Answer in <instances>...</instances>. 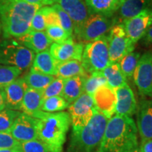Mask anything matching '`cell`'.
<instances>
[{
    "mask_svg": "<svg viewBox=\"0 0 152 152\" xmlns=\"http://www.w3.org/2000/svg\"><path fill=\"white\" fill-rule=\"evenodd\" d=\"M140 149L142 152H152V139L141 142Z\"/></svg>",
    "mask_w": 152,
    "mask_h": 152,
    "instance_id": "60d3db41",
    "label": "cell"
},
{
    "mask_svg": "<svg viewBox=\"0 0 152 152\" xmlns=\"http://www.w3.org/2000/svg\"><path fill=\"white\" fill-rule=\"evenodd\" d=\"M41 8L35 13L33 19H32L30 30L45 31L46 30V22H45V17H44L42 11H41Z\"/></svg>",
    "mask_w": 152,
    "mask_h": 152,
    "instance_id": "f35d334b",
    "label": "cell"
},
{
    "mask_svg": "<svg viewBox=\"0 0 152 152\" xmlns=\"http://www.w3.org/2000/svg\"><path fill=\"white\" fill-rule=\"evenodd\" d=\"M33 118H37L38 140L50 152H63V147L71 124L68 112L47 113L40 111Z\"/></svg>",
    "mask_w": 152,
    "mask_h": 152,
    "instance_id": "3957f363",
    "label": "cell"
},
{
    "mask_svg": "<svg viewBox=\"0 0 152 152\" xmlns=\"http://www.w3.org/2000/svg\"><path fill=\"white\" fill-rule=\"evenodd\" d=\"M122 25L129 39L136 44L152 26V4L137 16L123 21Z\"/></svg>",
    "mask_w": 152,
    "mask_h": 152,
    "instance_id": "8fae6325",
    "label": "cell"
},
{
    "mask_svg": "<svg viewBox=\"0 0 152 152\" xmlns=\"http://www.w3.org/2000/svg\"><path fill=\"white\" fill-rule=\"evenodd\" d=\"M55 78V76L46 75L30 68V71L24 76L23 80L29 88L43 91Z\"/></svg>",
    "mask_w": 152,
    "mask_h": 152,
    "instance_id": "484cf974",
    "label": "cell"
},
{
    "mask_svg": "<svg viewBox=\"0 0 152 152\" xmlns=\"http://www.w3.org/2000/svg\"><path fill=\"white\" fill-rule=\"evenodd\" d=\"M137 130L141 142L152 139V99L140 101L137 109Z\"/></svg>",
    "mask_w": 152,
    "mask_h": 152,
    "instance_id": "e0dca14e",
    "label": "cell"
},
{
    "mask_svg": "<svg viewBox=\"0 0 152 152\" xmlns=\"http://www.w3.org/2000/svg\"><path fill=\"white\" fill-rule=\"evenodd\" d=\"M116 95V115H126L131 117L136 113L137 106L134 92L130 86L126 84L124 86L114 89Z\"/></svg>",
    "mask_w": 152,
    "mask_h": 152,
    "instance_id": "2e32d148",
    "label": "cell"
},
{
    "mask_svg": "<svg viewBox=\"0 0 152 152\" xmlns=\"http://www.w3.org/2000/svg\"><path fill=\"white\" fill-rule=\"evenodd\" d=\"M152 4V0H124L118 9L120 18L123 21L128 20L147 9Z\"/></svg>",
    "mask_w": 152,
    "mask_h": 152,
    "instance_id": "cb8c5ba5",
    "label": "cell"
},
{
    "mask_svg": "<svg viewBox=\"0 0 152 152\" xmlns=\"http://www.w3.org/2000/svg\"><path fill=\"white\" fill-rule=\"evenodd\" d=\"M58 4L71 17L73 23V33L77 36L90 15L85 0H58Z\"/></svg>",
    "mask_w": 152,
    "mask_h": 152,
    "instance_id": "9a60e30c",
    "label": "cell"
},
{
    "mask_svg": "<svg viewBox=\"0 0 152 152\" xmlns=\"http://www.w3.org/2000/svg\"><path fill=\"white\" fill-rule=\"evenodd\" d=\"M20 112L5 109L0 111V132H9L13 123Z\"/></svg>",
    "mask_w": 152,
    "mask_h": 152,
    "instance_id": "1f68e13d",
    "label": "cell"
},
{
    "mask_svg": "<svg viewBox=\"0 0 152 152\" xmlns=\"http://www.w3.org/2000/svg\"><path fill=\"white\" fill-rule=\"evenodd\" d=\"M1 33H2V27H1V23H0V36H1Z\"/></svg>",
    "mask_w": 152,
    "mask_h": 152,
    "instance_id": "bcb514c9",
    "label": "cell"
},
{
    "mask_svg": "<svg viewBox=\"0 0 152 152\" xmlns=\"http://www.w3.org/2000/svg\"><path fill=\"white\" fill-rule=\"evenodd\" d=\"M0 152H22L20 145L18 147L13 148V149H0Z\"/></svg>",
    "mask_w": 152,
    "mask_h": 152,
    "instance_id": "ee69618b",
    "label": "cell"
},
{
    "mask_svg": "<svg viewBox=\"0 0 152 152\" xmlns=\"http://www.w3.org/2000/svg\"><path fill=\"white\" fill-rule=\"evenodd\" d=\"M28 86L23 78H18L3 89L6 109L20 111L23 99Z\"/></svg>",
    "mask_w": 152,
    "mask_h": 152,
    "instance_id": "ac0fdd59",
    "label": "cell"
},
{
    "mask_svg": "<svg viewBox=\"0 0 152 152\" xmlns=\"http://www.w3.org/2000/svg\"><path fill=\"white\" fill-rule=\"evenodd\" d=\"M22 152H50L46 146L39 140L20 143Z\"/></svg>",
    "mask_w": 152,
    "mask_h": 152,
    "instance_id": "8d00e7d4",
    "label": "cell"
},
{
    "mask_svg": "<svg viewBox=\"0 0 152 152\" xmlns=\"http://www.w3.org/2000/svg\"><path fill=\"white\" fill-rule=\"evenodd\" d=\"M43 102L42 91L28 87L25 92L20 111L30 116L34 117L41 111Z\"/></svg>",
    "mask_w": 152,
    "mask_h": 152,
    "instance_id": "7402d4cb",
    "label": "cell"
},
{
    "mask_svg": "<svg viewBox=\"0 0 152 152\" xmlns=\"http://www.w3.org/2000/svg\"><path fill=\"white\" fill-rule=\"evenodd\" d=\"M108 85L113 89L123 87L127 83V79L123 75L118 62L111 63L102 71Z\"/></svg>",
    "mask_w": 152,
    "mask_h": 152,
    "instance_id": "4316f807",
    "label": "cell"
},
{
    "mask_svg": "<svg viewBox=\"0 0 152 152\" xmlns=\"http://www.w3.org/2000/svg\"><path fill=\"white\" fill-rule=\"evenodd\" d=\"M22 71L18 68L0 64V90L18 79Z\"/></svg>",
    "mask_w": 152,
    "mask_h": 152,
    "instance_id": "f546056e",
    "label": "cell"
},
{
    "mask_svg": "<svg viewBox=\"0 0 152 152\" xmlns=\"http://www.w3.org/2000/svg\"><path fill=\"white\" fill-rule=\"evenodd\" d=\"M142 43L146 46L152 45V26L142 38Z\"/></svg>",
    "mask_w": 152,
    "mask_h": 152,
    "instance_id": "ab89813d",
    "label": "cell"
},
{
    "mask_svg": "<svg viewBox=\"0 0 152 152\" xmlns=\"http://www.w3.org/2000/svg\"><path fill=\"white\" fill-rule=\"evenodd\" d=\"M35 56V52L14 38L0 42V64L16 67L23 72L31 68Z\"/></svg>",
    "mask_w": 152,
    "mask_h": 152,
    "instance_id": "5b68a950",
    "label": "cell"
},
{
    "mask_svg": "<svg viewBox=\"0 0 152 152\" xmlns=\"http://www.w3.org/2000/svg\"><path fill=\"white\" fill-rule=\"evenodd\" d=\"M10 133L20 143L38 140L37 118L25 113H20L13 123Z\"/></svg>",
    "mask_w": 152,
    "mask_h": 152,
    "instance_id": "7c38bea8",
    "label": "cell"
},
{
    "mask_svg": "<svg viewBox=\"0 0 152 152\" xmlns=\"http://www.w3.org/2000/svg\"><path fill=\"white\" fill-rule=\"evenodd\" d=\"M96 109L111 118L115 112L116 95L115 90L107 84L99 87L92 96Z\"/></svg>",
    "mask_w": 152,
    "mask_h": 152,
    "instance_id": "5bb4252c",
    "label": "cell"
},
{
    "mask_svg": "<svg viewBox=\"0 0 152 152\" xmlns=\"http://www.w3.org/2000/svg\"><path fill=\"white\" fill-rule=\"evenodd\" d=\"M65 80L56 77L52 83L42 91L43 99L52 96H61L64 90Z\"/></svg>",
    "mask_w": 152,
    "mask_h": 152,
    "instance_id": "d6a6232c",
    "label": "cell"
},
{
    "mask_svg": "<svg viewBox=\"0 0 152 152\" xmlns=\"http://www.w3.org/2000/svg\"><path fill=\"white\" fill-rule=\"evenodd\" d=\"M53 7H54L55 11H56L57 14H58L61 28L67 33L69 37H73L74 28L73 21H72L71 17L68 16L67 13L65 12L61 8V7L58 4L53 5Z\"/></svg>",
    "mask_w": 152,
    "mask_h": 152,
    "instance_id": "836d02e7",
    "label": "cell"
},
{
    "mask_svg": "<svg viewBox=\"0 0 152 152\" xmlns=\"http://www.w3.org/2000/svg\"><path fill=\"white\" fill-rule=\"evenodd\" d=\"M41 11H42L44 17H45L46 26H60V20L58 14L53 6H45L41 8Z\"/></svg>",
    "mask_w": 152,
    "mask_h": 152,
    "instance_id": "d590c367",
    "label": "cell"
},
{
    "mask_svg": "<svg viewBox=\"0 0 152 152\" xmlns=\"http://www.w3.org/2000/svg\"><path fill=\"white\" fill-rule=\"evenodd\" d=\"M70 104L62 96H57L43 99L41 106V111L47 113L61 112L68 109Z\"/></svg>",
    "mask_w": 152,
    "mask_h": 152,
    "instance_id": "f1b7e54d",
    "label": "cell"
},
{
    "mask_svg": "<svg viewBox=\"0 0 152 152\" xmlns=\"http://www.w3.org/2000/svg\"><path fill=\"white\" fill-rule=\"evenodd\" d=\"M45 30L47 35L53 43L63 42L71 37L60 26H47Z\"/></svg>",
    "mask_w": 152,
    "mask_h": 152,
    "instance_id": "e575fe53",
    "label": "cell"
},
{
    "mask_svg": "<svg viewBox=\"0 0 152 152\" xmlns=\"http://www.w3.org/2000/svg\"><path fill=\"white\" fill-rule=\"evenodd\" d=\"M137 128L132 117L113 115L96 152H133L138 149Z\"/></svg>",
    "mask_w": 152,
    "mask_h": 152,
    "instance_id": "6da1fadb",
    "label": "cell"
},
{
    "mask_svg": "<svg viewBox=\"0 0 152 152\" xmlns=\"http://www.w3.org/2000/svg\"><path fill=\"white\" fill-rule=\"evenodd\" d=\"M109 118L97 110L83 128L72 130L70 151L96 152L103 138Z\"/></svg>",
    "mask_w": 152,
    "mask_h": 152,
    "instance_id": "277c9868",
    "label": "cell"
},
{
    "mask_svg": "<svg viewBox=\"0 0 152 152\" xmlns=\"http://www.w3.org/2000/svg\"><path fill=\"white\" fill-rule=\"evenodd\" d=\"M124 0H85L89 14L113 17Z\"/></svg>",
    "mask_w": 152,
    "mask_h": 152,
    "instance_id": "ffe728a7",
    "label": "cell"
},
{
    "mask_svg": "<svg viewBox=\"0 0 152 152\" xmlns=\"http://www.w3.org/2000/svg\"><path fill=\"white\" fill-rule=\"evenodd\" d=\"M20 145L9 132H0V149H13Z\"/></svg>",
    "mask_w": 152,
    "mask_h": 152,
    "instance_id": "74e56055",
    "label": "cell"
},
{
    "mask_svg": "<svg viewBox=\"0 0 152 152\" xmlns=\"http://www.w3.org/2000/svg\"><path fill=\"white\" fill-rule=\"evenodd\" d=\"M25 2H27L28 4H35L40 6V7H45L47 6V3L45 0H21Z\"/></svg>",
    "mask_w": 152,
    "mask_h": 152,
    "instance_id": "b9f144b4",
    "label": "cell"
},
{
    "mask_svg": "<svg viewBox=\"0 0 152 152\" xmlns=\"http://www.w3.org/2000/svg\"><path fill=\"white\" fill-rule=\"evenodd\" d=\"M133 152H142L141 151H140V148H138V149H137L136 150H134V151Z\"/></svg>",
    "mask_w": 152,
    "mask_h": 152,
    "instance_id": "7dc6e473",
    "label": "cell"
},
{
    "mask_svg": "<svg viewBox=\"0 0 152 152\" xmlns=\"http://www.w3.org/2000/svg\"><path fill=\"white\" fill-rule=\"evenodd\" d=\"M6 109L5 96L3 90H0V111Z\"/></svg>",
    "mask_w": 152,
    "mask_h": 152,
    "instance_id": "7bdbcfd3",
    "label": "cell"
},
{
    "mask_svg": "<svg viewBox=\"0 0 152 152\" xmlns=\"http://www.w3.org/2000/svg\"><path fill=\"white\" fill-rule=\"evenodd\" d=\"M47 5H54L56 4H58V0H45Z\"/></svg>",
    "mask_w": 152,
    "mask_h": 152,
    "instance_id": "f6af8a7d",
    "label": "cell"
},
{
    "mask_svg": "<svg viewBox=\"0 0 152 152\" xmlns=\"http://www.w3.org/2000/svg\"><path fill=\"white\" fill-rule=\"evenodd\" d=\"M68 109L73 130L86 125L96 111L93 97L85 92L70 104Z\"/></svg>",
    "mask_w": 152,
    "mask_h": 152,
    "instance_id": "9c48e42d",
    "label": "cell"
},
{
    "mask_svg": "<svg viewBox=\"0 0 152 152\" xmlns=\"http://www.w3.org/2000/svg\"><path fill=\"white\" fill-rule=\"evenodd\" d=\"M140 57V53L132 52L125 56L118 62L121 71L127 80H130L133 77Z\"/></svg>",
    "mask_w": 152,
    "mask_h": 152,
    "instance_id": "83f0119b",
    "label": "cell"
},
{
    "mask_svg": "<svg viewBox=\"0 0 152 152\" xmlns=\"http://www.w3.org/2000/svg\"><path fill=\"white\" fill-rule=\"evenodd\" d=\"M107 37L111 63L119 62L125 56L134 51L135 44L127 36L122 23L115 25Z\"/></svg>",
    "mask_w": 152,
    "mask_h": 152,
    "instance_id": "ba28073f",
    "label": "cell"
},
{
    "mask_svg": "<svg viewBox=\"0 0 152 152\" xmlns=\"http://www.w3.org/2000/svg\"><path fill=\"white\" fill-rule=\"evenodd\" d=\"M84 45L81 42H75L73 37L68 38L61 43H52L49 47V52L58 62L71 60L81 61Z\"/></svg>",
    "mask_w": 152,
    "mask_h": 152,
    "instance_id": "4fadbf2b",
    "label": "cell"
},
{
    "mask_svg": "<svg viewBox=\"0 0 152 152\" xmlns=\"http://www.w3.org/2000/svg\"><path fill=\"white\" fill-rule=\"evenodd\" d=\"M58 64L48 49L35 55L31 68L40 73L56 77Z\"/></svg>",
    "mask_w": 152,
    "mask_h": 152,
    "instance_id": "603a6c76",
    "label": "cell"
},
{
    "mask_svg": "<svg viewBox=\"0 0 152 152\" xmlns=\"http://www.w3.org/2000/svg\"><path fill=\"white\" fill-rule=\"evenodd\" d=\"M88 75L76 76L65 80L61 96L71 104L84 93L85 83Z\"/></svg>",
    "mask_w": 152,
    "mask_h": 152,
    "instance_id": "44dd1931",
    "label": "cell"
},
{
    "mask_svg": "<svg viewBox=\"0 0 152 152\" xmlns=\"http://www.w3.org/2000/svg\"><path fill=\"white\" fill-rule=\"evenodd\" d=\"M117 24V18L98 14H90L76 37L82 42H90L105 36Z\"/></svg>",
    "mask_w": 152,
    "mask_h": 152,
    "instance_id": "52a82bcc",
    "label": "cell"
},
{
    "mask_svg": "<svg viewBox=\"0 0 152 152\" xmlns=\"http://www.w3.org/2000/svg\"><path fill=\"white\" fill-rule=\"evenodd\" d=\"M81 63L87 74L102 72L111 64L107 35L85 45Z\"/></svg>",
    "mask_w": 152,
    "mask_h": 152,
    "instance_id": "8992f818",
    "label": "cell"
},
{
    "mask_svg": "<svg viewBox=\"0 0 152 152\" xmlns=\"http://www.w3.org/2000/svg\"><path fill=\"white\" fill-rule=\"evenodd\" d=\"M106 84L107 83L102 72L92 73L87 77L85 80L84 92L92 96L99 87Z\"/></svg>",
    "mask_w": 152,
    "mask_h": 152,
    "instance_id": "4dcf8cb0",
    "label": "cell"
},
{
    "mask_svg": "<svg viewBox=\"0 0 152 152\" xmlns=\"http://www.w3.org/2000/svg\"><path fill=\"white\" fill-rule=\"evenodd\" d=\"M16 39L24 47L36 54L48 50L53 43L45 31L30 30L26 35Z\"/></svg>",
    "mask_w": 152,
    "mask_h": 152,
    "instance_id": "d6986e66",
    "label": "cell"
},
{
    "mask_svg": "<svg viewBox=\"0 0 152 152\" xmlns=\"http://www.w3.org/2000/svg\"><path fill=\"white\" fill-rule=\"evenodd\" d=\"M132 77L140 94L152 97V51L142 55Z\"/></svg>",
    "mask_w": 152,
    "mask_h": 152,
    "instance_id": "30bf717a",
    "label": "cell"
},
{
    "mask_svg": "<svg viewBox=\"0 0 152 152\" xmlns=\"http://www.w3.org/2000/svg\"><path fill=\"white\" fill-rule=\"evenodd\" d=\"M88 75L82 65L81 61L71 60L64 62H58L56 70V77L64 80L76 76Z\"/></svg>",
    "mask_w": 152,
    "mask_h": 152,
    "instance_id": "d4e9b609",
    "label": "cell"
},
{
    "mask_svg": "<svg viewBox=\"0 0 152 152\" xmlns=\"http://www.w3.org/2000/svg\"><path fill=\"white\" fill-rule=\"evenodd\" d=\"M42 7L21 0H0V23L5 39L20 38L30 31L31 21Z\"/></svg>",
    "mask_w": 152,
    "mask_h": 152,
    "instance_id": "7a4b0ae2",
    "label": "cell"
}]
</instances>
